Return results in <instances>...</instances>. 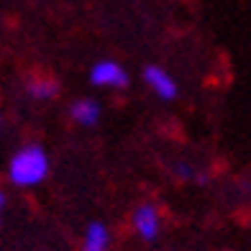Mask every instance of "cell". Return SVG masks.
Masks as SVG:
<instances>
[{"instance_id": "cell-4", "label": "cell", "mask_w": 251, "mask_h": 251, "mask_svg": "<svg viewBox=\"0 0 251 251\" xmlns=\"http://www.w3.org/2000/svg\"><path fill=\"white\" fill-rule=\"evenodd\" d=\"M133 228L141 238H146V241H151V238L159 233V213H156L154 205H141V208H136Z\"/></svg>"}, {"instance_id": "cell-7", "label": "cell", "mask_w": 251, "mask_h": 251, "mask_svg": "<svg viewBox=\"0 0 251 251\" xmlns=\"http://www.w3.org/2000/svg\"><path fill=\"white\" fill-rule=\"evenodd\" d=\"M56 90H59V85H56L51 77H33L31 82H28V95L36 98V100H49V98H54Z\"/></svg>"}, {"instance_id": "cell-1", "label": "cell", "mask_w": 251, "mask_h": 251, "mask_svg": "<svg viewBox=\"0 0 251 251\" xmlns=\"http://www.w3.org/2000/svg\"><path fill=\"white\" fill-rule=\"evenodd\" d=\"M49 175V156L39 146H24L8 164V177L18 187H33Z\"/></svg>"}, {"instance_id": "cell-2", "label": "cell", "mask_w": 251, "mask_h": 251, "mask_svg": "<svg viewBox=\"0 0 251 251\" xmlns=\"http://www.w3.org/2000/svg\"><path fill=\"white\" fill-rule=\"evenodd\" d=\"M90 82L98 87H126L128 85V75L118 62H98L90 70Z\"/></svg>"}, {"instance_id": "cell-5", "label": "cell", "mask_w": 251, "mask_h": 251, "mask_svg": "<svg viewBox=\"0 0 251 251\" xmlns=\"http://www.w3.org/2000/svg\"><path fill=\"white\" fill-rule=\"evenodd\" d=\"M72 118L79 123V126H95L100 121V105L95 100H90V98H82V100H75L72 102Z\"/></svg>"}, {"instance_id": "cell-6", "label": "cell", "mask_w": 251, "mask_h": 251, "mask_svg": "<svg viewBox=\"0 0 251 251\" xmlns=\"http://www.w3.org/2000/svg\"><path fill=\"white\" fill-rule=\"evenodd\" d=\"M108 228L102 223H90L85 231V241H82V251H108Z\"/></svg>"}, {"instance_id": "cell-3", "label": "cell", "mask_w": 251, "mask_h": 251, "mask_svg": "<svg viewBox=\"0 0 251 251\" xmlns=\"http://www.w3.org/2000/svg\"><path fill=\"white\" fill-rule=\"evenodd\" d=\"M144 79H146V85H149L162 100L177 98V82L172 79V75L162 70V67H156V64L146 67V70H144Z\"/></svg>"}]
</instances>
